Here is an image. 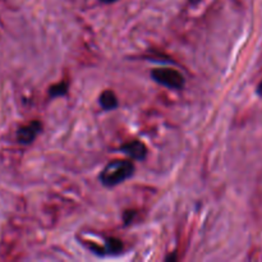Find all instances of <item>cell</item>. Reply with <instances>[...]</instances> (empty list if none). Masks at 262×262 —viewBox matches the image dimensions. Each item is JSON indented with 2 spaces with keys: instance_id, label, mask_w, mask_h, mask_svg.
<instances>
[{
  "instance_id": "cell-1",
  "label": "cell",
  "mask_w": 262,
  "mask_h": 262,
  "mask_svg": "<svg viewBox=\"0 0 262 262\" xmlns=\"http://www.w3.org/2000/svg\"><path fill=\"white\" fill-rule=\"evenodd\" d=\"M135 166L129 160H115L107 164L100 176V181L104 186L114 187L129 178L133 174Z\"/></svg>"
},
{
  "instance_id": "cell-2",
  "label": "cell",
  "mask_w": 262,
  "mask_h": 262,
  "mask_svg": "<svg viewBox=\"0 0 262 262\" xmlns=\"http://www.w3.org/2000/svg\"><path fill=\"white\" fill-rule=\"evenodd\" d=\"M151 76L156 82L170 89H181L184 84V78L181 72L173 68H156L151 72Z\"/></svg>"
},
{
  "instance_id": "cell-3",
  "label": "cell",
  "mask_w": 262,
  "mask_h": 262,
  "mask_svg": "<svg viewBox=\"0 0 262 262\" xmlns=\"http://www.w3.org/2000/svg\"><path fill=\"white\" fill-rule=\"evenodd\" d=\"M40 130H41L40 122H36L35 120V122L28 123L27 125H25V127H22L19 130H18V135H17L18 141H19L20 143H25V145L31 143L36 137H37Z\"/></svg>"
},
{
  "instance_id": "cell-4",
  "label": "cell",
  "mask_w": 262,
  "mask_h": 262,
  "mask_svg": "<svg viewBox=\"0 0 262 262\" xmlns=\"http://www.w3.org/2000/svg\"><path fill=\"white\" fill-rule=\"evenodd\" d=\"M120 150L127 154V155H129L132 159H137V160H142L147 155V148L141 141H132V142L125 143V145L122 146Z\"/></svg>"
},
{
  "instance_id": "cell-5",
  "label": "cell",
  "mask_w": 262,
  "mask_h": 262,
  "mask_svg": "<svg viewBox=\"0 0 262 262\" xmlns=\"http://www.w3.org/2000/svg\"><path fill=\"white\" fill-rule=\"evenodd\" d=\"M100 104H101V106L106 110L114 109L118 105V99L117 96H115L114 92L107 90V91L102 92L101 96H100Z\"/></svg>"
},
{
  "instance_id": "cell-6",
  "label": "cell",
  "mask_w": 262,
  "mask_h": 262,
  "mask_svg": "<svg viewBox=\"0 0 262 262\" xmlns=\"http://www.w3.org/2000/svg\"><path fill=\"white\" fill-rule=\"evenodd\" d=\"M67 90H68V84L66 83V82H61V83H58L55 84V86H53L50 89V95L51 96H60V95H64L67 92Z\"/></svg>"
},
{
  "instance_id": "cell-7",
  "label": "cell",
  "mask_w": 262,
  "mask_h": 262,
  "mask_svg": "<svg viewBox=\"0 0 262 262\" xmlns=\"http://www.w3.org/2000/svg\"><path fill=\"white\" fill-rule=\"evenodd\" d=\"M257 94L260 95V96H262V81H261V83L258 84V87H257Z\"/></svg>"
},
{
  "instance_id": "cell-8",
  "label": "cell",
  "mask_w": 262,
  "mask_h": 262,
  "mask_svg": "<svg viewBox=\"0 0 262 262\" xmlns=\"http://www.w3.org/2000/svg\"><path fill=\"white\" fill-rule=\"evenodd\" d=\"M100 2L105 3V4H109V3H114V2H117V0H100Z\"/></svg>"
},
{
  "instance_id": "cell-9",
  "label": "cell",
  "mask_w": 262,
  "mask_h": 262,
  "mask_svg": "<svg viewBox=\"0 0 262 262\" xmlns=\"http://www.w3.org/2000/svg\"><path fill=\"white\" fill-rule=\"evenodd\" d=\"M191 2L192 3H197V2H199V0H191Z\"/></svg>"
}]
</instances>
